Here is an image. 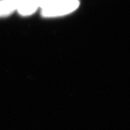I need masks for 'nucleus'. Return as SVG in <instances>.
Returning <instances> with one entry per match:
<instances>
[{
    "label": "nucleus",
    "mask_w": 130,
    "mask_h": 130,
    "mask_svg": "<svg viewBox=\"0 0 130 130\" xmlns=\"http://www.w3.org/2000/svg\"><path fill=\"white\" fill-rule=\"evenodd\" d=\"M79 5V0H57L41 7V15L46 18L63 16L74 12Z\"/></svg>",
    "instance_id": "1"
},
{
    "label": "nucleus",
    "mask_w": 130,
    "mask_h": 130,
    "mask_svg": "<svg viewBox=\"0 0 130 130\" xmlns=\"http://www.w3.org/2000/svg\"><path fill=\"white\" fill-rule=\"evenodd\" d=\"M16 10L22 16L32 14L40 8L36 0H16Z\"/></svg>",
    "instance_id": "2"
},
{
    "label": "nucleus",
    "mask_w": 130,
    "mask_h": 130,
    "mask_svg": "<svg viewBox=\"0 0 130 130\" xmlns=\"http://www.w3.org/2000/svg\"><path fill=\"white\" fill-rule=\"evenodd\" d=\"M16 9V0H0V17L9 16Z\"/></svg>",
    "instance_id": "3"
},
{
    "label": "nucleus",
    "mask_w": 130,
    "mask_h": 130,
    "mask_svg": "<svg viewBox=\"0 0 130 130\" xmlns=\"http://www.w3.org/2000/svg\"><path fill=\"white\" fill-rule=\"evenodd\" d=\"M39 4V7H42L44 5H46L48 4H50V3H53L54 1H57V0H36Z\"/></svg>",
    "instance_id": "4"
}]
</instances>
